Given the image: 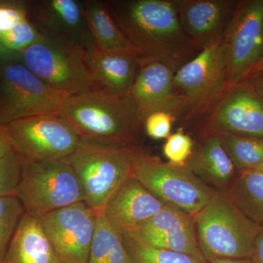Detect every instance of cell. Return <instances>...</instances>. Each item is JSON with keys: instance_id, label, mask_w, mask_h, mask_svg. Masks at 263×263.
Returning a JSON list of instances; mask_svg holds the SVG:
<instances>
[{"instance_id": "1", "label": "cell", "mask_w": 263, "mask_h": 263, "mask_svg": "<svg viewBox=\"0 0 263 263\" xmlns=\"http://www.w3.org/2000/svg\"><path fill=\"white\" fill-rule=\"evenodd\" d=\"M139 64L158 62L176 72L200 52L180 21L177 0L106 1Z\"/></svg>"}, {"instance_id": "2", "label": "cell", "mask_w": 263, "mask_h": 263, "mask_svg": "<svg viewBox=\"0 0 263 263\" xmlns=\"http://www.w3.org/2000/svg\"><path fill=\"white\" fill-rule=\"evenodd\" d=\"M58 114L83 141L114 148H140L144 119L129 95L93 90L71 95Z\"/></svg>"}, {"instance_id": "3", "label": "cell", "mask_w": 263, "mask_h": 263, "mask_svg": "<svg viewBox=\"0 0 263 263\" xmlns=\"http://www.w3.org/2000/svg\"><path fill=\"white\" fill-rule=\"evenodd\" d=\"M197 240L206 262L219 258H252L260 224L237 207L228 192H214L194 216Z\"/></svg>"}, {"instance_id": "4", "label": "cell", "mask_w": 263, "mask_h": 263, "mask_svg": "<svg viewBox=\"0 0 263 263\" xmlns=\"http://www.w3.org/2000/svg\"><path fill=\"white\" fill-rule=\"evenodd\" d=\"M174 87L177 119L190 120L209 113L229 88L223 36L175 72Z\"/></svg>"}, {"instance_id": "5", "label": "cell", "mask_w": 263, "mask_h": 263, "mask_svg": "<svg viewBox=\"0 0 263 263\" xmlns=\"http://www.w3.org/2000/svg\"><path fill=\"white\" fill-rule=\"evenodd\" d=\"M132 177L165 204L194 216L209 202L215 190L187 166L162 162L141 148L132 151Z\"/></svg>"}, {"instance_id": "6", "label": "cell", "mask_w": 263, "mask_h": 263, "mask_svg": "<svg viewBox=\"0 0 263 263\" xmlns=\"http://www.w3.org/2000/svg\"><path fill=\"white\" fill-rule=\"evenodd\" d=\"M21 159L22 178L15 196L26 213L41 217L84 202V190L68 160L35 162Z\"/></svg>"}, {"instance_id": "7", "label": "cell", "mask_w": 263, "mask_h": 263, "mask_svg": "<svg viewBox=\"0 0 263 263\" xmlns=\"http://www.w3.org/2000/svg\"><path fill=\"white\" fill-rule=\"evenodd\" d=\"M133 150L81 140L75 152L66 159L80 181L85 203L97 216L103 214L110 198L132 177Z\"/></svg>"}, {"instance_id": "8", "label": "cell", "mask_w": 263, "mask_h": 263, "mask_svg": "<svg viewBox=\"0 0 263 263\" xmlns=\"http://www.w3.org/2000/svg\"><path fill=\"white\" fill-rule=\"evenodd\" d=\"M84 52L41 34L37 42L19 53V60L48 86L71 96L96 90Z\"/></svg>"}, {"instance_id": "9", "label": "cell", "mask_w": 263, "mask_h": 263, "mask_svg": "<svg viewBox=\"0 0 263 263\" xmlns=\"http://www.w3.org/2000/svg\"><path fill=\"white\" fill-rule=\"evenodd\" d=\"M68 97L43 82L19 60L0 65V124L58 114Z\"/></svg>"}, {"instance_id": "10", "label": "cell", "mask_w": 263, "mask_h": 263, "mask_svg": "<svg viewBox=\"0 0 263 263\" xmlns=\"http://www.w3.org/2000/svg\"><path fill=\"white\" fill-rule=\"evenodd\" d=\"M17 154L31 162L65 160L81 139L59 114H43L7 124Z\"/></svg>"}, {"instance_id": "11", "label": "cell", "mask_w": 263, "mask_h": 263, "mask_svg": "<svg viewBox=\"0 0 263 263\" xmlns=\"http://www.w3.org/2000/svg\"><path fill=\"white\" fill-rule=\"evenodd\" d=\"M223 41L231 87L246 80L263 57V0L238 1Z\"/></svg>"}, {"instance_id": "12", "label": "cell", "mask_w": 263, "mask_h": 263, "mask_svg": "<svg viewBox=\"0 0 263 263\" xmlns=\"http://www.w3.org/2000/svg\"><path fill=\"white\" fill-rule=\"evenodd\" d=\"M97 215L84 202L40 217L61 263H88Z\"/></svg>"}, {"instance_id": "13", "label": "cell", "mask_w": 263, "mask_h": 263, "mask_svg": "<svg viewBox=\"0 0 263 263\" xmlns=\"http://www.w3.org/2000/svg\"><path fill=\"white\" fill-rule=\"evenodd\" d=\"M205 117L214 130L263 139V100L248 79L228 88Z\"/></svg>"}, {"instance_id": "14", "label": "cell", "mask_w": 263, "mask_h": 263, "mask_svg": "<svg viewBox=\"0 0 263 263\" xmlns=\"http://www.w3.org/2000/svg\"><path fill=\"white\" fill-rule=\"evenodd\" d=\"M29 19L43 35L84 51L95 47L84 1L39 0L32 2Z\"/></svg>"}, {"instance_id": "15", "label": "cell", "mask_w": 263, "mask_h": 263, "mask_svg": "<svg viewBox=\"0 0 263 263\" xmlns=\"http://www.w3.org/2000/svg\"><path fill=\"white\" fill-rule=\"evenodd\" d=\"M133 232L157 248L190 254L205 261L197 240L194 218L173 205L165 204Z\"/></svg>"}, {"instance_id": "16", "label": "cell", "mask_w": 263, "mask_h": 263, "mask_svg": "<svg viewBox=\"0 0 263 263\" xmlns=\"http://www.w3.org/2000/svg\"><path fill=\"white\" fill-rule=\"evenodd\" d=\"M185 33L200 51L224 35L236 8L233 0H177Z\"/></svg>"}, {"instance_id": "17", "label": "cell", "mask_w": 263, "mask_h": 263, "mask_svg": "<svg viewBox=\"0 0 263 263\" xmlns=\"http://www.w3.org/2000/svg\"><path fill=\"white\" fill-rule=\"evenodd\" d=\"M129 96L136 103L143 119L150 114L164 111L177 120L178 105L175 96V72L158 62L139 64Z\"/></svg>"}, {"instance_id": "18", "label": "cell", "mask_w": 263, "mask_h": 263, "mask_svg": "<svg viewBox=\"0 0 263 263\" xmlns=\"http://www.w3.org/2000/svg\"><path fill=\"white\" fill-rule=\"evenodd\" d=\"M164 205V202L131 177L110 198L103 214L120 233L133 232Z\"/></svg>"}, {"instance_id": "19", "label": "cell", "mask_w": 263, "mask_h": 263, "mask_svg": "<svg viewBox=\"0 0 263 263\" xmlns=\"http://www.w3.org/2000/svg\"><path fill=\"white\" fill-rule=\"evenodd\" d=\"M84 61L96 90L129 95L139 66L136 53L95 47L84 52Z\"/></svg>"}, {"instance_id": "20", "label": "cell", "mask_w": 263, "mask_h": 263, "mask_svg": "<svg viewBox=\"0 0 263 263\" xmlns=\"http://www.w3.org/2000/svg\"><path fill=\"white\" fill-rule=\"evenodd\" d=\"M0 263H61L40 217L25 213Z\"/></svg>"}, {"instance_id": "21", "label": "cell", "mask_w": 263, "mask_h": 263, "mask_svg": "<svg viewBox=\"0 0 263 263\" xmlns=\"http://www.w3.org/2000/svg\"><path fill=\"white\" fill-rule=\"evenodd\" d=\"M205 132L201 146L193 153L186 165L203 182L223 189L233 179L236 169L217 133L207 127Z\"/></svg>"}, {"instance_id": "22", "label": "cell", "mask_w": 263, "mask_h": 263, "mask_svg": "<svg viewBox=\"0 0 263 263\" xmlns=\"http://www.w3.org/2000/svg\"><path fill=\"white\" fill-rule=\"evenodd\" d=\"M84 3L90 32L97 48L136 53L110 13L106 1L84 0Z\"/></svg>"}, {"instance_id": "23", "label": "cell", "mask_w": 263, "mask_h": 263, "mask_svg": "<svg viewBox=\"0 0 263 263\" xmlns=\"http://www.w3.org/2000/svg\"><path fill=\"white\" fill-rule=\"evenodd\" d=\"M237 207L251 220L263 226V174L257 169L240 173L228 192Z\"/></svg>"}, {"instance_id": "24", "label": "cell", "mask_w": 263, "mask_h": 263, "mask_svg": "<svg viewBox=\"0 0 263 263\" xmlns=\"http://www.w3.org/2000/svg\"><path fill=\"white\" fill-rule=\"evenodd\" d=\"M88 263H130L120 232L104 214L96 217Z\"/></svg>"}, {"instance_id": "25", "label": "cell", "mask_w": 263, "mask_h": 263, "mask_svg": "<svg viewBox=\"0 0 263 263\" xmlns=\"http://www.w3.org/2000/svg\"><path fill=\"white\" fill-rule=\"evenodd\" d=\"M216 132L223 148L240 174L258 167L263 160V139Z\"/></svg>"}, {"instance_id": "26", "label": "cell", "mask_w": 263, "mask_h": 263, "mask_svg": "<svg viewBox=\"0 0 263 263\" xmlns=\"http://www.w3.org/2000/svg\"><path fill=\"white\" fill-rule=\"evenodd\" d=\"M130 263H207L190 254L157 248L135 232L121 233Z\"/></svg>"}, {"instance_id": "27", "label": "cell", "mask_w": 263, "mask_h": 263, "mask_svg": "<svg viewBox=\"0 0 263 263\" xmlns=\"http://www.w3.org/2000/svg\"><path fill=\"white\" fill-rule=\"evenodd\" d=\"M26 211L16 196L0 197V262L14 235Z\"/></svg>"}, {"instance_id": "28", "label": "cell", "mask_w": 263, "mask_h": 263, "mask_svg": "<svg viewBox=\"0 0 263 263\" xmlns=\"http://www.w3.org/2000/svg\"><path fill=\"white\" fill-rule=\"evenodd\" d=\"M41 36L35 26L27 19L9 30L0 33V41L7 49L20 53L37 42Z\"/></svg>"}, {"instance_id": "29", "label": "cell", "mask_w": 263, "mask_h": 263, "mask_svg": "<svg viewBox=\"0 0 263 263\" xmlns=\"http://www.w3.org/2000/svg\"><path fill=\"white\" fill-rule=\"evenodd\" d=\"M22 172V159L15 151L0 159V197L15 196Z\"/></svg>"}, {"instance_id": "30", "label": "cell", "mask_w": 263, "mask_h": 263, "mask_svg": "<svg viewBox=\"0 0 263 263\" xmlns=\"http://www.w3.org/2000/svg\"><path fill=\"white\" fill-rule=\"evenodd\" d=\"M193 138L181 129L167 138L163 146V154L169 163L185 166L193 155Z\"/></svg>"}, {"instance_id": "31", "label": "cell", "mask_w": 263, "mask_h": 263, "mask_svg": "<svg viewBox=\"0 0 263 263\" xmlns=\"http://www.w3.org/2000/svg\"><path fill=\"white\" fill-rule=\"evenodd\" d=\"M30 5L28 2L0 1V33L29 19Z\"/></svg>"}, {"instance_id": "32", "label": "cell", "mask_w": 263, "mask_h": 263, "mask_svg": "<svg viewBox=\"0 0 263 263\" xmlns=\"http://www.w3.org/2000/svg\"><path fill=\"white\" fill-rule=\"evenodd\" d=\"M174 116L164 111H157L147 116L143 127L147 136L152 139H167L171 136Z\"/></svg>"}, {"instance_id": "33", "label": "cell", "mask_w": 263, "mask_h": 263, "mask_svg": "<svg viewBox=\"0 0 263 263\" xmlns=\"http://www.w3.org/2000/svg\"><path fill=\"white\" fill-rule=\"evenodd\" d=\"M14 151V145L6 126L0 124V159Z\"/></svg>"}, {"instance_id": "34", "label": "cell", "mask_w": 263, "mask_h": 263, "mask_svg": "<svg viewBox=\"0 0 263 263\" xmlns=\"http://www.w3.org/2000/svg\"><path fill=\"white\" fill-rule=\"evenodd\" d=\"M252 259L254 263H263V226L256 238Z\"/></svg>"}, {"instance_id": "35", "label": "cell", "mask_w": 263, "mask_h": 263, "mask_svg": "<svg viewBox=\"0 0 263 263\" xmlns=\"http://www.w3.org/2000/svg\"><path fill=\"white\" fill-rule=\"evenodd\" d=\"M247 79L250 81L254 89L263 100V72L254 74Z\"/></svg>"}, {"instance_id": "36", "label": "cell", "mask_w": 263, "mask_h": 263, "mask_svg": "<svg viewBox=\"0 0 263 263\" xmlns=\"http://www.w3.org/2000/svg\"><path fill=\"white\" fill-rule=\"evenodd\" d=\"M19 60V53L9 51L0 41V65L13 60Z\"/></svg>"}, {"instance_id": "37", "label": "cell", "mask_w": 263, "mask_h": 263, "mask_svg": "<svg viewBox=\"0 0 263 263\" xmlns=\"http://www.w3.org/2000/svg\"><path fill=\"white\" fill-rule=\"evenodd\" d=\"M209 263H254L252 258H219L209 261Z\"/></svg>"}, {"instance_id": "38", "label": "cell", "mask_w": 263, "mask_h": 263, "mask_svg": "<svg viewBox=\"0 0 263 263\" xmlns=\"http://www.w3.org/2000/svg\"><path fill=\"white\" fill-rule=\"evenodd\" d=\"M263 72V57L261 58V60H259L257 64H256L255 66L252 69V70L249 72V76L254 75V74L259 73V72ZM247 78V79H248Z\"/></svg>"}, {"instance_id": "39", "label": "cell", "mask_w": 263, "mask_h": 263, "mask_svg": "<svg viewBox=\"0 0 263 263\" xmlns=\"http://www.w3.org/2000/svg\"><path fill=\"white\" fill-rule=\"evenodd\" d=\"M257 169L259 170V171H260V172H262L263 174V160H262V162H261V164H259V165L258 166V167H257Z\"/></svg>"}]
</instances>
